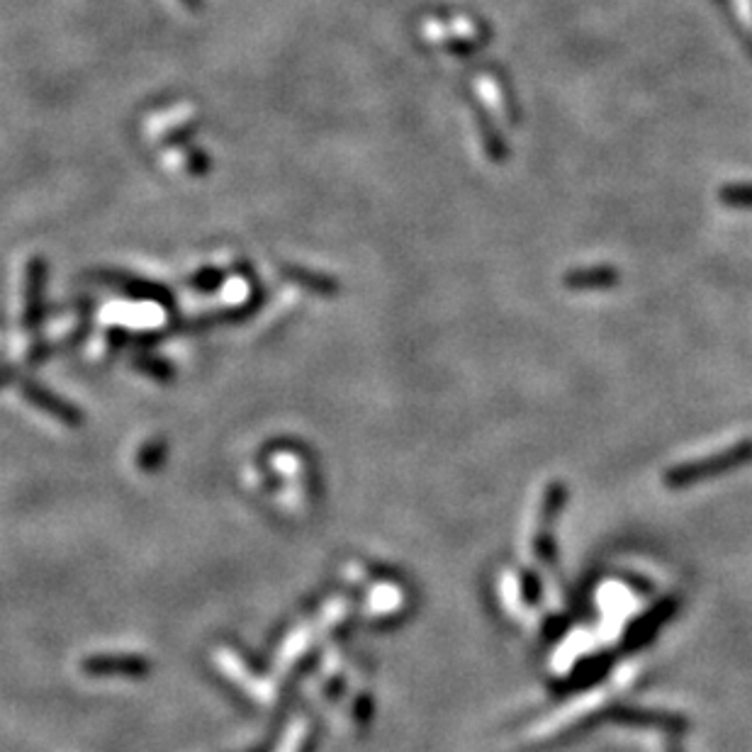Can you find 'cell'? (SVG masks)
Listing matches in <instances>:
<instances>
[{
	"mask_svg": "<svg viewBox=\"0 0 752 752\" xmlns=\"http://www.w3.org/2000/svg\"><path fill=\"white\" fill-rule=\"evenodd\" d=\"M83 672L95 677L125 675V677H144L149 675L151 665L139 655H98V658L83 660Z\"/></svg>",
	"mask_w": 752,
	"mask_h": 752,
	"instance_id": "obj_1",
	"label": "cell"
},
{
	"mask_svg": "<svg viewBox=\"0 0 752 752\" xmlns=\"http://www.w3.org/2000/svg\"><path fill=\"white\" fill-rule=\"evenodd\" d=\"M22 390H25V397H27V400L35 402L39 409H44V412H49V414H52V417H59L61 422H66L69 426H78V424H81V414H78L76 409L71 407V404H66V402L56 400L54 395H49V392H47V390H42V387H37V385H30V383H27L25 387H22Z\"/></svg>",
	"mask_w": 752,
	"mask_h": 752,
	"instance_id": "obj_2",
	"label": "cell"
}]
</instances>
